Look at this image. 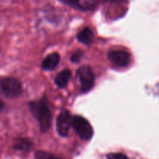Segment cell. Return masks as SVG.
Here are the masks:
<instances>
[{
  "label": "cell",
  "mask_w": 159,
  "mask_h": 159,
  "mask_svg": "<svg viewBox=\"0 0 159 159\" xmlns=\"http://www.w3.org/2000/svg\"><path fill=\"white\" fill-rule=\"evenodd\" d=\"M32 146V143L26 138H17L14 143V149L20 152H28Z\"/></svg>",
  "instance_id": "11"
},
{
  "label": "cell",
  "mask_w": 159,
  "mask_h": 159,
  "mask_svg": "<svg viewBox=\"0 0 159 159\" xmlns=\"http://www.w3.org/2000/svg\"><path fill=\"white\" fill-rule=\"evenodd\" d=\"M68 6L82 11L94 10L98 6V0H59Z\"/></svg>",
  "instance_id": "7"
},
{
  "label": "cell",
  "mask_w": 159,
  "mask_h": 159,
  "mask_svg": "<svg viewBox=\"0 0 159 159\" xmlns=\"http://www.w3.org/2000/svg\"><path fill=\"white\" fill-rule=\"evenodd\" d=\"M35 159H61L56 155L44 151H37L35 153Z\"/></svg>",
  "instance_id": "12"
},
{
  "label": "cell",
  "mask_w": 159,
  "mask_h": 159,
  "mask_svg": "<svg viewBox=\"0 0 159 159\" xmlns=\"http://www.w3.org/2000/svg\"><path fill=\"white\" fill-rule=\"evenodd\" d=\"M71 77V73L70 70L65 69L61 71L55 79V84L59 88H65L68 85L70 79Z\"/></svg>",
  "instance_id": "10"
},
{
  "label": "cell",
  "mask_w": 159,
  "mask_h": 159,
  "mask_svg": "<svg viewBox=\"0 0 159 159\" xmlns=\"http://www.w3.org/2000/svg\"><path fill=\"white\" fill-rule=\"evenodd\" d=\"M60 61V56L57 53H52L44 58L42 62V68L46 71H52Z\"/></svg>",
  "instance_id": "8"
},
{
  "label": "cell",
  "mask_w": 159,
  "mask_h": 159,
  "mask_svg": "<svg viewBox=\"0 0 159 159\" xmlns=\"http://www.w3.org/2000/svg\"><path fill=\"white\" fill-rule=\"evenodd\" d=\"M30 112L38 120L40 129L42 132H47L51 126V113L48 108L46 99L43 98L38 101H34L29 103Z\"/></svg>",
  "instance_id": "1"
},
{
  "label": "cell",
  "mask_w": 159,
  "mask_h": 159,
  "mask_svg": "<svg viewBox=\"0 0 159 159\" xmlns=\"http://www.w3.org/2000/svg\"><path fill=\"white\" fill-rule=\"evenodd\" d=\"M107 159H129L128 157L123 153H110L107 155Z\"/></svg>",
  "instance_id": "14"
},
{
  "label": "cell",
  "mask_w": 159,
  "mask_h": 159,
  "mask_svg": "<svg viewBox=\"0 0 159 159\" xmlns=\"http://www.w3.org/2000/svg\"><path fill=\"white\" fill-rule=\"evenodd\" d=\"M76 77L81 85L82 93H87L94 85L95 76L89 66H82L78 69Z\"/></svg>",
  "instance_id": "4"
},
{
  "label": "cell",
  "mask_w": 159,
  "mask_h": 159,
  "mask_svg": "<svg viewBox=\"0 0 159 159\" xmlns=\"http://www.w3.org/2000/svg\"><path fill=\"white\" fill-rule=\"evenodd\" d=\"M72 124V118L68 110H63L57 118V133L61 137H67Z\"/></svg>",
  "instance_id": "6"
},
{
  "label": "cell",
  "mask_w": 159,
  "mask_h": 159,
  "mask_svg": "<svg viewBox=\"0 0 159 159\" xmlns=\"http://www.w3.org/2000/svg\"><path fill=\"white\" fill-rule=\"evenodd\" d=\"M103 2H116V3H121L126 2L127 0H102Z\"/></svg>",
  "instance_id": "15"
},
{
  "label": "cell",
  "mask_w": 159,
  "mask_h": 159,
  "mask_svg": "<svg viewBox=\"0 0 159 159\" xmlns=\"http://www.w3.org/2000/svg\"><path fill=\"white\" fill-rule=\"evenodd\" d=\"M83 54H84L83 51L79 50V51H77L76 52H75L74 54L71 55V59H70V60H71V61L73 62V63H78V62L80 61L81 58L82 57Z\"/></svg>",
  "instance_id": "13"
},
{
  "label": "cell",
  "mask_w": 159,
  "mask_h": 159,
  "mask_svg": "<svg viewBox=\"0 0 159 159\" xmlns=\"http://www.w3.org/2000/svg\"><path fill=\"white\" fill-rule=\"evenodd\" d=\"M77 39L79 42L85 45H89L93 43L94 34L89 27H85L77 34Z\"/></svg>",
  "instance_id": "9"
},
{
  "label": "cell",
  "mask_w": 159,
  "mask_h": 159,
  "mask_svg": "<svg viewBox=\"0 0 159 159\" xmlns=\"http://www.w3.org/2000/svg\"><path fill=\"white\" fill-rule=\"evenodd\" d=\"M22 93V85L17 79L9 77L0 79V93L5 97L13 99L20 96Z\"/></svg>",
  "instance_id": "2"
},
{
  "label": "cell",
  "mask_w": 159,
  "mask_h": 159,
  "mask_svg": "<svg viewBox=\"0 0 159 159\" xmlns=\"http://www.w3.org/2000/svg\"><path fill=\"white\" fill-rule=\"evenodd\" d=\"M71 126L75 131L84 141H89L93 136V129L85 118L81 116H75L72 118Z\"/></svg>",
  "instance_id": "3"
},
{
  "label": "cell",
  "mask_w": 159,
  "mask_h": 159,
  "mask_svg": "<svg viewBox=\"0 0 159 159\" xmlns=\"http://www.w3.org/2000/svg\"><path fill=\"white\" fill-rule=\"evenodd\" d=\"M108 59L116 66L125 68L130 65L131 56L127 51L123 50H115L108 53Z\"/></svg>",
  "instance_id": "5"
},
{
  "label": "cell",
  "mask_w": 159,
  "mask_h": 159,
  "mask_svg": "<svg viewBox=\"0 0 159 159\" xmlns=\"http://www.w3.org/2000/svg\"><path fill=\"white\" fill-rule=\"evenodd\" d=\"M3 108H4V103H3L1 99H0V112H1Z\"/></svg>",
  "instance_id": "16"
}]
</instances>
